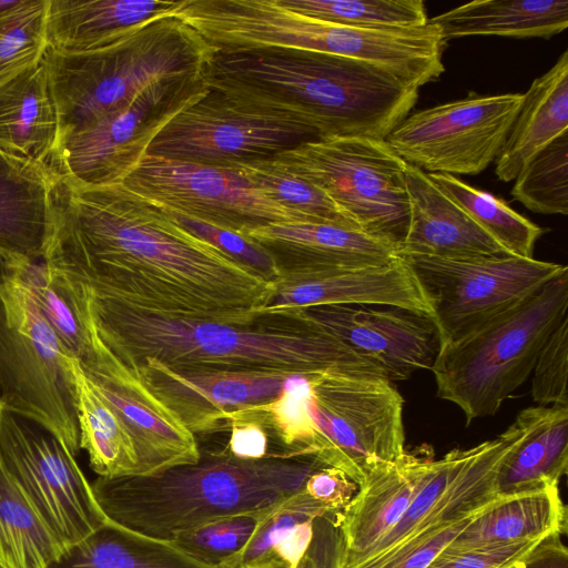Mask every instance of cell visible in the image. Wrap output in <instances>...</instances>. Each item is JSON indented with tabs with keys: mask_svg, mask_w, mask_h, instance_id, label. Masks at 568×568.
<instances>
[{
	"mask_svg": "<svg viewBox=\"0 0 568 568\" xmlns=\"http://www.w3.org/2000/svg\"><path fill=\"white\" fill-rule=\"evenodd\" d=\"M265 248L282 272L384 265L400 257L365 233L325 223L272 224L243 234Z\"/></svg>",
	"mask_w": 568,
	"mask_h": 568,
	"instance_id": "cell-22",
	"label": "cell"
},
{
	"mask_svg": "<svg viewBox=\"0 0 568 568\" xmlns=\"http://www.w3.org/2000/svg\"><path fill=\"white\" fill-rule=\"evenodd\" d=\"M326 514L331 513L302 489L265 513L245 548L219 568H271L270 559L276 545L300 524Z\"/></svg>",
	"mask_w": 568,
	"mask_h": 568,
	"instance_id": "cell-41",
	"label": "cell"
},
{
	"mask_svg": "<svg viewBox=\"0 0 568 568\" xmlns=\"http://www.w3.org/2000/svg\"><path fill=\"white\" fill-rule=\"evenodd\" d=\"M324 466L306 456L240 459L223 449L151 475L98 476L91 488L109 521L172 542L221 518L273 509Z\"/></svg>",
	"mask_w": 568,
	"mask_h": 568,
	"instance_id": "cell-4",
	"label": "cell"
},
{
	"mask_svg": "<svg viewBox=\"0 0 568 568\" xmlns=\"http://www.w3.org/2000/svg\"><path fill=\"white\" fill-rule=\"evenodd\" d=\"M409 224L400 255L444 258L509 255L423 170L406 164Z\"/></svg>",
	"mask_w": 568,
	"mask_h": 568,
	"instance_id": "cell-23",
	"label": "cell"
},
{
	"mask_svg": "<svg viewBox=\"0 0 568 568\" xmlns=\"http://www.w3.org/2000/svg\"><path fill=\"white\" fill-rule=\"evenodd\" d=\"M125 365L194 436L224 430L231 413L275 399L294 374L174 368L150 357Z\"/></svg>",
	"mask_w": 568,
	"mask_h": 568,
	"instance_id": "cell-18",
	"label": "cell"
},
{
	"mask_svg": "<svg viewBox=\"0 0 568 568\" xmlns=\"http://www.w3.org/2000/svg\"><path fill=\"white\" fill-rule=\"evenodd\" d=\"M43 262L141 310L232 325L255 323L271 290L122 184L87 187L59 176Z\"/></svg>",
	"mask_w": 568,
	"mask_h": 568,
	"instance_id": "cell-1",
	"label": "cell"
},
{
	"mask_svg": "<svg viewBox=\"0 0 568 568\" xmlns=\"http://www.w3.org/2000/svg\"><path fill=\"white\" fill-rule=\"evenodd\" d=\"M307 18L361 29H406L428 23L422 0H278Z\"/></svg>",
	"mask_w": 568,
	"mask_h": 568,
	"instance_id": "cell-36",
	"label": "cell"
},
{
	"mask_svg": "<svg viewBox=\"0 0 568 568\" xmlns=\"http://www.w3.org/2000/svg\"><path fill=\"white\" fill-rule=\"evenodd\" d=\"M264 514L246 513L221 518L180 535L170 544L190 558L219 568L245 548Z\"/></svg>",
	"mask_w": 568,
	"mask_h": 568,
	"instance_id": "cell-42",
	"label": "cell"
},
{
	"mask_svg": "<svg viewBox=\"0 0 568 568\" xmlns=\"http://www.w3.org/2000/svg\"><path fill=\"white\" fill-rule=\"evenodd\" d=\"M276 202L314 220L361 231L322 190L290 173L274 159L227 166Z\"/></svg>",
	"mask_w": 568,
	"mask_h": 568,
	"instance_id": "cell-37",
	"label": "cell"
},
{
	"mask_svg": "<svg viewBox=\"0 0 568 568\" xmlns=\"http://www.w3.org/2000/svg\"><path fill=\"white\" fill-rule=\"evenodd\" d=\"M561 537L560 534L547 536L515 568H568V549Z\"/></svg>",
	"mask_w": 568,
	"mask_h": 568,
	"instance_id": "cell-49",
	"label": "cell"
},
{
	"mask_svg": "<svg viewBox=\"0 0 568 568\" xmlns=\"http://www.w3.org/2000/svg\"><path fill=\"white\" fill-rule=\"evenodd\" d=\"M393 306L433 317L432 307L406 261L282 272L257 316L323 305Z\"/></svg>",
	"mask_w": 568,
	"mask_h": 568,
	"instance_id": "cell-20",
	"label": "cell"
},
{
	"mask_svg": "<svg viewBox=\"0 0 568 568\" xmlns=\"http://www.w3.org/2000/svg\"><path fill=\"white\" fill-rule=\"evenodd\" d=\"M434 460L435 454L429 446L405 449L395 460L372 471L341 513L327 515L339 566L363 556L396 525Z\"/></svg>",
	"mask_w": 568,
	"mask_h": 568,
	"instance_id": "cell-21",
	"label": "cell"
},
{
	"mask_svg": "<svg viewBox=\"0 0 568 568\" xmlns=\"http://www.w3.org/2000/svg\"><path fill=\"white\" fill-rule=\"evenodd\" d=\"M567 310L568 270L476 331L442 344L430 368L437 396L458 406L467 424L494 415L530 376Z\"/></svg>",
	"mask_w": 568,
	"mask_h": 568,
	"instance_id": "cell-6",
	"label": "cell"
},
{
	"mask_svg": "<svg viewBox=\"0 0 568 568\" xmlns=\"http://www.w3.org/2000/svg\"><path fill=\"white\" fill-rule=\"evenodd\" d=\"M64 277L99 339L124 364L150 357L174 368L300 374L342 369L384 377L336 337L304 322L266 316L274 325H232L169 316Z\"/></svg>",
	"mask_w": 568,
	"mask_h": 568,
	"instance_id": "cell-2",
	"label": "cell"
},
{
	"mask_svg": "<svg viewBox=\"0 0 568 568\" xmlns=\"http://www.w3.org/2000/svg\"><path fill=\"white\" fill-rule=\"evenodd\" d=\"M92 333L93 354L84 364H79L131 435L139 475L196 463L201 450L195 436L149 392L136 372L114 356L93 329Z\"/></svg>",
	"mask_w": 568,
	"mask_h": 568,
	"instance_id": "cell-19",
	"label": "cell"
},
{
	"mask_svg": "<svg viewBox=\"0 0 568 568\" xmlns=\"http://www.w3.org/2000/svg\"><path fill=\"white\" fill-rule=\"evenodd\" d=\"M514 200L540 214L568 213V132L537 152L518 172Z\"/></svg>",
	"mask_w": 568,
	"mask_h": 568,
	"instance_id": "cell-38",
	"label": "cell"
},
{
	"mask_svg": "<svg viewBox=\"0 0 568 568\" xmlns=\"http://www.w3.org/2000/svg\"><path fill=\"white\" fill-rule=\"evenodd\" d=\"M80 448L99 477L139 475V459L131 435L122 420L98 394L74 361Z\"/></svg>",
	"mask_w": 568,
	"mask_h": 568,
	"instance_id": "cell-32",
	"label": "cell"
},
{
	"mask_svg": "<svg viewBox=\"0 0 568 568\" xmlns=\"http://www.w3.org/2000/svg\"><path fill=\"white\" fill-rule=\"evenodd\" d=\"M59 134L42 60L0 84V150L50 164Z\"/></svg>",
	"mask_w": 568,
	"mask_h": 568,
	"instance_id": "cell-27",
	"label": "cell"
},
{
	"mask_svg": "<svg viewBox=\"0 0 568 568\" xmlns=\"http://www.w3.org/2000/svg\"><path fill=\"white\" fill-rule=\"evenodd\" d=\"M48 0H23L0 17V84L42 60Z\"/></svg>",
	"mask_w": 568,
	"mask_h": 568,
	"instance_id": "cell-40",
	"label": "cell"
},
{
	"mask_svg": "<svg viewBox=\"0 0 568 568\" xmlns=\"http://www.w3.org/2000/svg\"><path fill=\"white\" fill-rule=\"evenodd\" d=\"M20 273L67 353L84 364L93 354V334L62 276L42 261L20 260Z\"/></svg>",
	"mask_w": 568,
	"mask_h": 568,
	"instance_id": "cell-35",
	"label": "cell"
},
{
	"mask_svg": "<svg viewBox=\"0 0 568 568\" xmlns=\"http://www.w3.org/2000/svg\"><path fill=\"white\" fill-rule=\"evenodd\" d=\"M185 0H48L49 49L84 52L108 45L154 19L175 16Z\"/></svg>",
	"mask_w": 568,
	"mask_h": 568,
	"instance_id": "cell-26",
	"label": "cell"
},
{
	"mask_svg": "<svg viewBox=\"0 0 568 568\" xmlns=\"http://www.w3.org/2000/svg\"><path fill=\"white\" fill-rule=\"evenodd\" d=\"M434 184L452 199L504 251L532 258L537 240L545 229L534 224L503 200L444 173H427Z\"/></svg>",
	"mask_w": 568,
	"mask_h": 568,
	"instance_id": "cell-34",
	"label": "cell"
},
{
	"mask_svg": "<svg viewBox=\"0 0 568 568\" xmlns=\"http://www.w3.org/2000/svg\"><path fill=\"white\" fill-rule=\"evenodd\" d=\"M206 88L204 73L152 84L129 104L61 140L50 169L78 186L122 183L158 132Z\"/></svg>",
	"mask_w": 568,
	"mask_h": 568,
	"instance_id": "cell-14",
	"label": "cell"
},
{
	"mask_svg": "<svg viewBox=\"0 0 568 568\" xmlns=\"http://www.w3.org/2000/svg\"><path fill=\"white\" fill-rule=\"evenodd\" d=\"M48 568H212L175 548L106 521Z\"/></svg>",
	"mask_w": 568,
	"mask_h": 568,
	"instance_id": "cell-31",
	"label": "cell"
},
{
	"mask_svg": "<svg viewBox=\"0 0 568 568\" xmlns=\"http://www.w3.org/2000/svg\"><path fill=\"white\" fill-rule=\"evenodd\" d=\"M523 101L521 93L469 92L407 115L385 141L424 172L476 175L496 160Z\"/></svg>",
	"mask_w": 568,
	"mask_h": 568,
	"instance_id": "cell-16",
	"label": "cell"
},
{
	"mask_svg": "<svg viewBox=\"0 0 568 568\" xmlns=\"http://www.w3.org/2000/svg\"><path fill=\"white\" fill-rule=\"evenodd\" d=\"M429 22L445 42L468 36L550 38L568 27V0H476Z\"/></svg>",
	"mask_w": 568,
	"mask_h": 568,
	"instance_id": "cell-29",
	"label": "cell"
},
{
	"mask_svg": "<svg viewBox=\"0 0 568 568\" xmlns=\"http://www.w3.org/2000/svg\"><path fill=\"white\" fill-rule=\"evenodd\" d=\"M312 374H291L280 395L266 403L252 406L263 417L265 427L280 446L283 457H312L315 425L307 410L312 393Z\"/></svg>",
	"mask_w": 568,
	"mask_h": 568,
	"instance_id": "cell-39",
	"label": "cell"
},
{
	"mask_svg": "<svg viewBox=\"0 0 568 568\" xmlns=\"http://www.w3.org/2000/svg\"><path fill=\"white\" fill-rule=\"evenodd\" d=\"M303 490L331 514H337L355 496L358 485L342 470L324 466L307 478Z\"/></svg>",
	"mask_w": 568,
	"mask_h": 568,
	"instance_id": "cell-47",
	"label": "cell"
},
{
	"mask_svg": "<svg viewBox=\"0 0 568 568\" xmlns=\"http://www.w3.org/2000/svg\"><path fill=\"white\" fill-rule=\"evenodd\" d=\"M568 316L541 347L532 369L531 396L539 406H568Z\"/></svg>",
	"mask_w": 568,
	"mask_h": 568,
	"instance_id": "cell-44",
	"label": "cell"
},
{
	"mask_svg": "<svg viewBox=\"0 0 568 568\" xmlns=\"http://www.w3.org/2000/svg\"><path fill=\"white\" fill-rule=\"evenodd\" d=\"M273 159L322 190L361 232L400 251L410 215L407 163L385 140L324 138Z\"/></svg>",
	"mask_w": 568,
	"mask_h": 568,
	"instance_id": "cell-9",
	"label": "cell"
},
{
	"mask_svg": "<svg viewBox=\"0 0 568 568\" xmlns=\"http://www.w3.org/2000/svg\"><path fill=\"white\" fill-rule=\"evenodd\" d=\"M0 466L64 548L108 521L63 442L1 403Z\"/></svg>",
	"mask_w": 568,
	"mask_h": 568,
	"instance_id": "cell-13",
	"label": "cell"
},
{
	"mask_svg": "<svg viewBox=\"0 0 568 568\" xmlns=\"http://www.w3.org/2000/svg\"><path fill=\"white\" fill-rule=\"evenodd\" d=\"M166 212L183 229L212 244L222 253L262 277L265 282L272 284L281 276V270L274 257L265 248L246 236L193 217Z\"/></svg>",
	"mask_w": 568,
	"mask_h": 568,
	"instance_id": "cell-43",
	"label": "cell"
},
{
	"mask_svg": "<svg viewBox=\"0 0 568 568\" xmlns=\"http://www.w3.org/2000/svg\"><path fill=\"white\" fill-rule=\"evenodd\" d=\"M514 423L518 438L499 467L497 493L515 497L558 487L568 470V406H530Z\"/></svg>",
	"mask_w": 568,
	"mask_h": 568,
	"instance_id": "cell-25",
	"label": "cell"
},
{
	"mask_svg": "<svg viewBox=\"0 0 568 568\" xmlns=\"http://www.w3.org/2000/svg\"><path fill=\"white\" fill-rule=\"evenodd\" d=\"M296 568H332L323 547L314 536Z\"/></svg>",
	"mask_w": 568,
	"mask_h": 568,
	"instance_id": "cell-50",
	"label": "cell"
},
{
	"mask_svg": "<svg viewBox=\"0 0 568 568\" xmlns=\"http://www.w3.org/2000/svg\"><path fill=\"white\" fill-rule=\"evenodd\" d=\"M567 532L559 488L510 497L477 516L444 551L520 542Z\"/></svg>",
	"mask_w": 568,
	"mask_h": 568,
	"instance_id": "cell-30",
	"label": "cell"
},
{
	"mask_svg": "<svg viewBox=\"0 0 568 568\" xmlns=\"http://www.w3.org/2000/svg\"><path fill=\"white\" fill-rule=\"evenodd\" d=\"M517 438L518 428L513 423L494 439L435 458L402 518L348 565L337 564L327 517L318 518L315 530L332 568H389L442 530L510 498L497 493L496 479Z\"/></svg>",
	"mask_w": 568,
	"mask_h": 568,
	"instance_id": "cell-8",
	"label": "cell"
},
{
	"mask_svg": "<svg viewBox=\"0 0 568 568\" xmlns=\"http://www.w3.org/2000/svg\"><path fill=\"white\" fill-rule=\"evenodd\" d=\"M400 256L432 307L440 345L476 331L568 270L562 264L514 255Z\"/></svg>",
	"mask_w": 568,
	"mask_h": 568,
	"instance_id": "cell-11",
	"label": "cell"
},
{
	"mask_svg": "<svg viewBox=\"0 0 568 568\" xmlns=\"http://www.w3.org/2000/svg\"><path fill=\"white\" fill-rule=\"evenodd\" d=\"M0 392H1V385H0Z\"/></svg>",
	"mask_w": 568,
	"mask_h": 568,
	"instance_id": "cell-51",
	"label": "cell"
},
{
	"mask_svg": "<svg viewBox=\"0 0 568 568\" xmlns=\"http://www.w3.org/2000/svg\"><path fill=\"white\" fill-rule=\"evenodd\" d=\"M374 306L323 305L273 316L329 333L390 382L430 369L440 347L433 318L399 307Z\"/></svg>",
	"mask_w": 568,
	"mask_h": 568,
	"instance_id": "cell-17",
	"label": "cell"
},
{
	"mask_svg": "<svg viewBox=\"0 0 568 568\" xmlns=\"http://www.w3.org/2000/svg\"><path fill=\"white\" fill-rule=\"evenodd\" d=\"M477 516L470 517L442 530L427 542L422 544L389 568H428Z\"/></svg>",
	"mask_w": 568,
	"mask_h": 568,
	"instance_id": "cell-48",
	"label": "cell"
},
{
	"mask_svg": "<svg viewBox=\"0 0 568 568\" xmlns=\"http://www.w3.org/2000/svg\"><path fill=\"white\" fill-rule=\"evenodd\" d=\"M120 184L169 212L242 235L272 224L321 223L226 168L145 154Z\"/></svg>",
	"mask_w": 568,
	"mask_h": 568,
	"instance_id": "cell-15",
	"label": "cell"
},
{
	"mask_svg": "<svg viewBox=\"0 0 568 568\" xmlns=\"http://www.w3.org/2000/svg\"><path fill=\"white\" fill-rule=\"evenodd\" d=\"M230 439L224 450L240 459L275 457L271 449V436L263 417L252 406L227 416Z\"/></svg>",
	"mask_w": 568,
	"mask_h": 568,
	"instance_id": "cell-46",
	"label": "cell"
},
{
	"mask_svg": "<svg viewBox=\"0 0 568 568\" xmlns=\"http://www.w3.org/2000/svg\"><path fill=\"white\" fill-rule=\"evenodd\" d=\"M310 381L312 457L359 486L405 452L404 399L390 381L342 369L312 374Z\"/></svg>",
	"mask_w": 568,
	"mask_h": 568,
	"instance_id": "cell-10",
	"label": "cell"
},
{
	"mask_svg": "<svg viewBox=\"0 0 568 568\" xmlns=\"http://www.w3.org/2000/svg\"><path fill=\"white\" fill-rule=\"evenodd\" d=\"M320 139L310 125L239 103L207 84L158 132L146 154L227 168L273 159Z\"/></svg>",
	"mask_w": 568,
	"mask_h": 568,
	"instance_id": "cell-12",
	"label": "cell"
},
{
	"mask_svg": "<svg viewBox=\"0 0 568 568\" xmlns=\"http://www.w3.org/2000/svg\"><path fill=\"white\" fill-rule=\"evenodd\" d=\"M568 132V51L536 78L495 160L503 182L515 180L521 168L551 141Z\"/></svg>",
	"mask_w": 568,
	"mask_h": 568,
	"instance_id": "cell-28",
	"label": "cell"
},
{
	"mask_svg": "<svg viewBox=\"0 0 568 568\" xmlns=\"http://www.w3.org/2000/svg\"><path fill=\"white\" fill-rule=\"evenodd\" d=\"M19 263L0 252V403L43 424L75 456L77 359L43 317Z\"/></svg>",
	"mask_w": 568,
	"mask_h": 568,
	"instance_id": "cell-7",
	"label": "cell"
},
{
	"mask_svg": "<svg viewBox=\"0 0 568 568\" xmlns=\"http://www.w3.org/2000/svg\"><path fill=\"white\" fill-rule=\"evenodd\" d=\"M204 77L232 100L310 125L322 139L385 140L419 97L384 67L301 49L217 51Z\"/></svg>",
	"mask_w": 568,
	"mask_h": 568,
	"instance_id": "cell-3",
	"label": "cell"
},
{
	"mask_svg": "<svg viewBox=\"0 0 568 568\" xmlns=\"http://www.w3.org/2000/svg\"><path fill=\"white\" fill-rule=\"evenodd\" d=\"M63 549L0 466V568H48Z\"/></svg>",
	"mask_w": 568,
	"mask_h": 568,
	"instance_id": "cell-33",
	"label": "cell"
},
{
	"mask_svg": "<svg viewBox=\"0 0 568 568\" xmlns=\"http://www.w3.org/2000/svg\"><path fill=\"white\" fill-rule=\"evenodd\" d=\"M55 173L0 150V252L42 261L53 229Z\"/></svg>",
	"mask_w": 568,
	"mask_h": 568,
	"instance_id": "cell-24",
	"label": "cell"
},
{
	"mask_svg": "<svg viewBox=\"0 0 568 568\" xmlns=\"http://www.w3.org/2000/svg\"><path fill=\"white\" fill-rule=\"evenodd\" d=\"M546 537L494 547L443 551L428 568H515Z\"/></svg>",
	"mask_w": 568,
	"mask_h": 568,
	"instance_id": "cell-45",
	"label": "cell"
},
{
	"mask_svg": "<svg viewBox=\"0 0 568 568\" xmlns=\"http://www.w3.org/2000/svg\"><path fill=\"white\" fill-rule=\"evenodd\" d=\"M216 52L176 16L145 22L94 50L48 48L43 61L58 115L57 144L154 83L203 74Z\"/></svg>",
	"mask_w": 568,
	"mask_h": 568,
	"instance_id": "cell-5",
	"label": "cell"
}]
</instances>
